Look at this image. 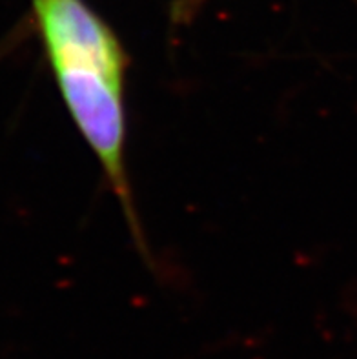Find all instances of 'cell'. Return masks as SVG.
Segmentation results:
<instances>
[{
	"mask_svg": "<svg viewBox=\"0 0 357 359\" xmlns=\"http://www.w3.org/2000/svg\"><path fill=\"white\" fill-rule=\"evenodd\" d=\"M51 75L128 226L146 250L126 166L128 55L114 29L82 0H32Z\"/></svg>",
	"mask_w": 357,
	"mask_h": 359,
	"instance_id": "obj_1",
	"label": "cell"
}]
</instances>
